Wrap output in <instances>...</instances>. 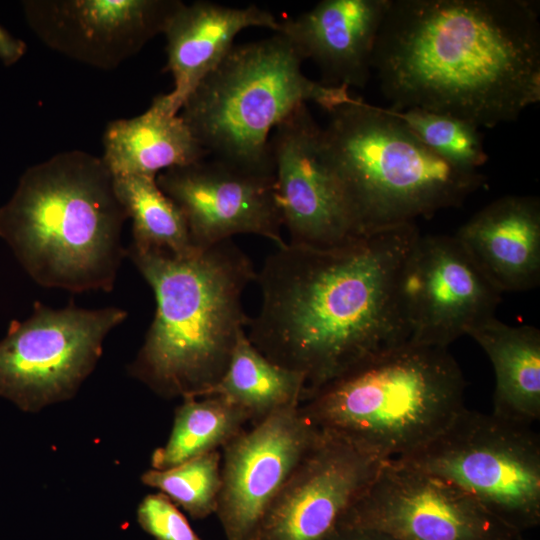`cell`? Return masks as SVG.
<instances>
[{
	"label": "cell",
	"instance_id": "obj_29",
	"mask_svg": "<svg viewBox=\"0 0 540 540\" xmlns=\"http://www.w3.org/2000/svg\"><path fill=\"white\" fill-rule=\"evenodd\" d=\"M26 43L0 26V60L6 66L17 63L26 53Z\"/></svg>",
	"mask_w": 540,
	"mask_h": 540
},
{
	"label": "cell",
	"instance_id": "obj_1",
	"mask_svg": "<svg viewBox=\"0 0 540 540\" xmlns=\"http://www.w3.org/2000/svg\"><path fill=\"white\" fill-rule=\"evenodd\" d=\"M419 235L409 223L334 248L278 246L257 272L261 307L250 318L249 341L303 375V397L357 363L408 343L400 281Z\"/></svg>",
	"mask_w": 540,
	"mask_h": 540
},
{
	"label": "cell",
	"instance_id": "obj_3",
	"mask_svg": "<svg viewBox=\"0 0 540 540\" xmlns=\"http://www.w3.org/2000/svg\"><path fill=\"white\" fill-rule=\"evenodd\" d=\"M156 309L129 374L159 396L202 397L224 375L250 318L242 307L257 272L231 239L176 255L126 248Z\"/></svg>",
	"mask_w": 540,
	"mask_h": 540
},
{
	"label": "cell",
	"instance_id": "obj_19",
	"mask_svg": "<svg viewBox=\"0 0 540 540\" xmlns=\"http://www.w3.org/2000/svg\"><path fill=\"white\" fill-rule=\"evenodd\" d=\"M249 27L275 33L280 30V21L256 5L234 8L201 0L180 2L163 31L167 54L164 71L174 82L166 96L175 113H180L192 91L227 56L238 33Z\"/></svg>",
	"mask_w": 540,
	"mask_h": 540
},
{
	"label": "cell",
	"instance_id": "obj_24",
	"mask_svg": "<svg viewBox=\"0 0 540 540\" xmlns=\"http://www.w3.org/2000/svg\"><path fill=\"white\" fill-rule=\"evenodd\" d=\"M116 195L132 220L133 243L182 255L195 248L185 218L177 205L159 188L156 177L113 176Z\"/></svg>",
	"mask_w": 540,
	"mask_h": 540
},
{
	"label": "cell",
	"instance_id": "obj_4",
	"mask_svg": "<svg viewBox=\"0 0 540 540\" xmlns=\"http://www.w3.org/2000/svg\"><path fill=\"white\" fill-rule=\"evenodd\" d=\"M127 219L102 158L70 150L23 173L0 208V237L39 285L109 292L126 256Z\"/></svg>",
	"mask_w": 540,
	"mask_h": 540
},
{
	"label": "cell",
	"instance_id": "obj_6",
	"mask_svg": "<svg viewBox=\"0 0 540 540\" xmlns=\"http://www.w3.org/2000/svg\"><path fill=\"white\" fill-rule=\"evenodd\" d=\"M329 113L322 155L361 236L457 207L485 181L439 157L389 109L354 98Z\"/></svg>",
	"mask_w": 540,
	"mask_h": 540
},
{
	"label": "cell",
	"instance_id": "obj_25",
	"mask_svg": "<svg viewBox=\"0 0 540 540\" xmlns=\"http://www.w3.org/2000/svg\"><path fill=\"white\" fill-rule=\"evenodd\" d=\"M389 111L427 148L460 170L478 172L488 159L479 127L462 118L421 108Z\"/></svg>",
	"mask_w": 540,
	"mask_h": 540
},
{
	"label": "cell",
	"instance_id": "obj_8",
	"mask_svg": "<svg viewBox=\"0 0 540 540\" xmlns=\"http://www.w3.org/2000/svg\"><path fill=\"white\" fill-rule=\"evenodd\" d=\"M398 461L451 482L520 534L540 523V438L530 425L465 408Z\"/></svg>",
	"mask_w": 540,
	"mask_h": 540
},
{
	"label": "cell",
	"instance_id": "obj_26",
	"mask_svg": "<svg viewBox=\"0 0 540 540\" xmlns=\"http://www.w3.org/2000/svg\"><path fill=\"white\" fill-rule=\"evenodd\" d=\"M141 481L160 490L192 518L204 519L216 513L221 453L216 450L165 470L150 469L142 474Z\"/></svg>",
	"mask_w": 540,
	"mask_h": 540
},
{
	"label": "cell",
	"instance_id": "obj_9",
	"mask_svg": "<svg viewBox=\"0 0 540 540\" xmlns=\"http://www.w3.org/2000/svg\"><path fill=\"white\" fill-rule=\"evenodd\" d=\"M127 318L118 307L51 308L35 302L0 340V396L24 412L72 398L102 355L108 333Z\"/></svg>",
	"mask_w": 540,
	"mask_h": 540
},
{
	"label": "cell",
	"instance_id": "obj_28",
	"mask_svg": "<svg viewBox=\"0 0 540 540\" xmlns=\"http://www.w3.org/2000/svg\"><path fill=\"white\" fill-rule=\"evenodd\" d=\"M327 540H398L384 532L352 525L338 524Z\"/></svg>",
	"mask_w": 540,
	"mask_h": 540
},
{
	"label": "cell",
	"instance_id": "obj_30",
	"mask_svg": "<svg viewBox=\"0 0 540 540\" xmlns=\"http://www.w3.org/2000/svg\"><path fill=\"white\" fill-rule=\"evenodd\" d=\"M512 540H524V539H523L522 535H519V536L515 537V538L512 539Z\"/></svg>",
	"mask_w": 540,
	"mask_h": 540
},
{
	"label": "cell",
	"instance_id": "obj_14",
	"mask_svg": "<svg viewBox=\"0 0 540 540\" xmlns=\"http://www.w3.org/2000/svg\"><path fill=\"white\" fill-rule=\"evenodd\" d=\"M321 127L307 104L270 136L276 198L290 243L334 248L361 237L320 145Z\"/></svg>",
	"mask_w": 540,
	"mask_h": 540
},
{
	"label": "cell",
	"instance_id": "obj_2",
	"mask_svg": "<svg viewBox=\"0 0 540 540\" xmlns=\"http://www.w3.org/2000/svg\"><path fill=\"white\" fill-rule=\"evenodd\" d=\"M394 109L477 127L516 120L540 101L538 5L528 0H390L373 56Z\"/></svg>",
	"mask_w": 540,
	"mask_h": 540
},
{
	"label": "cell",
	"instance_id": "obj_27",
	"mask_svg": "<svg viewBox=\"0 0 540 540\" xmlns=\"http://www.w3.org/2000/svg\"><path fill=\"white\" fill-rule=\"evenodd\" d=\"M137 517L141 527L156 540H201L163 493L147 495L139 504Z\"/></svg>",
	"mask_w": 540,
	"mask_h": 540
},
{
	"label": "cell",
	"instance_id": "obj_17",
	"mask_svg": "<svg viewBox=\"0 0 540 540\" xmlns=\"http://www.w3.org/2000/svg\"><path fill=\"white\" fill-rule=\"evenodd\" d=\"M390 0H323L280 21L284 35L303 60L319 68L322 83L364 88L372 73L377 35Z\"/></svg>",
	"mask_w": 540,
	"mask_h": 540
},
{
	"label": "cell",
	"instance_id": "obj_18",
	"mask_svg": "<svg viewBox=\"0 0 540 540\" xmlns=\"http://www.w3.org/2000/svg\"><path fill=\"white\" fill-rule=\"evenodd\" d=\"M454 236L501 293L539 285L540 203L536 197H501L473 215Z\"/></svg>",
	"mask_w": 540,
	"mask_h": 540
},
{
	"label": "cell",
	"instance_id": "obj_11",
	"mask_svg": "<svg viewBox=\"0 0 540 540\" xmlns=\"http://www.w3.org/2000/svg\"><path fill=\"white\" fill-rule=\"evenodd\" d=\"M501 294L455 236L419 235L400 281L408 342L448 348L495 316Z\"/></svg>",
	"mask_w": 540,
	"mask_h": 540
},
{
	"label": "cell",
	"instance_id": "obj_13",
	"mask_svg": "<svg viewBox=\"0 0 540 540\" xmlns=\"http://www.w3.org/2000/svg\"><path fill=\"white\" fill-rule=\"evenodd\" d=\"M156 182L182 212L195 247H208L236 234L285 244L274 175L212 157L164 170Z\"/></svg>",
	"mask_w": 540,
	"mask_h": 540
},
{
	"label": "cell",
	"instance_id": "obj_10",
	"mask_svg": "<svg viewBox=\"0 0 540 540\" xmlns=\"http://www.w3.org/2000/svg\"><path fill=\"white\" fill-rule=\"evenodd\" d=\"M339 524L398 540H512L522 535L456 485L398 460L383 463Z\"/></svg>",
	"mask_w": 540,
	"mask_h": 540
},
{
	"label": "cell",
	"instance_id": "obj_21",
	"mask_svg": "<svg viewBox=\"0 0 540 540\" xmlns=\"http://www.w3.org/2000/svg\"><path fill=\"white\" fill-rule=\"evenodd\" d=\"M485 351L495 373L492 413L530 425L540 418V331L491 317L467 333Z\"/></svg>",
	"mask_w": 540,
	"mask_h": 540
},
{
	"label": "cell",
	"instance_id": "obj_5",
	"mask_svg": "<svg viewBox=\"0 0 540 540\" xmlns=\"http://www.w3.org/2000/svg\"><path fill=\"white\" fill-rule=\"evenodd\" d=\"M466 381L448 348L405 343L352 366L304 396L302 415L376 459L399 460L463 411Z\"/></svg>",
	"mask_w": 540,
	"mask_h": 540
},
{
	"label": "cell",
	"instance_id": "obj_22",
	"mask_svg": "<svg viewBox=\"0 0 540 540\" xmlns=\"http://www.w3.org/2000/svg\"><path fill=\"white\" fill-rule=\"evenodd\" d=\"M304 390L303 375L268 359L243 331L224 375L203 396L228 400L256 424L277 411L299 405Z\"/></svg>",
	"mask_w": 540,
	"mask_h": 540
},
{
	"label": "cell",
	"instance_id": "obj_7",
	"mask_svg": "<svg viewBox=\"0 0 540 540\" xmlns=\"http://www.w3.org/2000/svg\"><path fill=\"white\" fill-rule=\"evenodd\" d=\"M303 61L279 32L233 46L179 114L210 157L274 175L270 136L281 122L308 102L331 112L354 99L346 87L308 78Z\"/></svg>",
	"mask_w": 540,
	"mask_h": 540
},
{
	"label": "cell",
	"instance_id": "obj_16",
	"mask_svg": "<svg viewBox=\"0 0 540 540\" xmlns=\"http://www.w3.org/2000/svg\"><path fill=\"white\" fill-rule=\"evenodd\" d=\"M383 463L319 431L269 508L256 540H327Z\"/></svg>",
	"mask_w": 540,
	"mask_h": 540
},
{
	"label": "cell",
	"instance_id": "obj_12",
	"mask_svg": "<svg viewBox=\"0 0 540 540\" xmlns=\"http://www.w3.org/2000/svg\"><path fill=\"white\" fill-rule=\"evenodd\" d=\"M318 435L297 405L244 429L223 447L216 514L226 540H256L269 508Z\"/></svg>",
	"mask_w": 540,
	"mask_h": 540
},
{
	"label": "cell",
	"instance_id": "obj_23",
	"mask_svg": "<svg viewBox=\"0 0 540 540\" xmlns=\"http://www.w3.org/2000/svg\"><path fill=\"white\" fill-rule=\"evenodd\" d=\"M248 422L250 417L243 409L220 396L183 398L175 410L168 441L152 453V469H169L223 449Z\"/></svg>",
	"mask_w": 540,
	"mask_h": 540
},
{
	"label": "cell",
	"instance_id": "obj_15",
	"mask_svg": "<svg viewBox=\"0 0 540 540\" xmlns=\"http://www.w3.org/2000/svg\"><path fill=\"white\" fill-rule=\"evenodd\" d=\"M180 0H29L31 30L49 48L95 67L113 70L158 34Z\"/></svg>",
	"mask_w": 540,
	"mask_h": 540
},
{
	"label": "cell",
	"instance_id": "obj_20",
	"mask_svg": "<svg viewBox=\"0 0 540 540\" xmlns=\"http://www.w3.org/2000/svg\"><path fill=\"white\" fill-rule=\"evenodd\" d=\"M101 157L113 176L145 175L185 166L209 153L194 137L166 94L157 95L142 114L109 122Z\"/></svg>",
	"mask_w": 540,
	"mask_h": 540
}]
</instances>
